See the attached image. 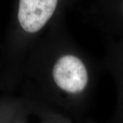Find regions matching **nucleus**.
Wrapping results in <instances>:
<instances>
[{
    "instance_id": "f257e3e1",
    "label": "nucleus",
    "mask_w": 123,
    "mask_h": 123,
    "mask_svg": "<svg viewBox=\"0 0 123 123\" xmlns=\"http://www.w3.org/2000/svg\"><path fill=\"white\" fill-rule=\"evenodd\" d=\"M53 78L56 85L70 93L82 92L88 83V72L82 61L74 55H64L53 68Z\"/></svg>"
},
{
    "instance_id": "f03ea898",
    "label": "nucleus",
    "mask_w": 123,
    "mask_h": 123,
    "mask_svg": "<svg viewBox=\"0 0 123 123\" xmlns=\"http://www.w3.org/2000/svg\"><path fill=\"white\" fill-rule=\"evenodd\" d=\"M58 0H19L18 18L28 33L40 31L55 13Z\"/></svg>"
}]
</instances>
